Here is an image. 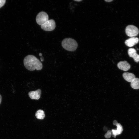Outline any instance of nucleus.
<instances>
[{
    "label": "nucleus",
    "mask_w": 139,
    "mask_h": 139,
    "mask_svg": "<svg viewBox=\"0 0 139 139\" xmlns=\"http://www.w3.org/2000/svg\"><path fill=\"white\" fill-rule=\"evenodd\" d=\"M25 67L30 71L35 70H39L42 68V65L40 61L34 56L29 55L26 56L23 60Z\"/></svg>",
    "instance_id": "obj_1"
},
{
    "label": "nucleus",
    "mask_w": 139,
    "mask_h": 139,
    "mask_svg": "<svg viewBox=\"0 0 139 139\" xmlns=\"http://www.w3.org/2000/svg\"><path fill=\"white\" fill-rule=\"evenodd\" d=\"M62 45L64 49L69 51H75L78 46V44L76 41L71 38H66L64 39L62 41Z\"/></svg>",
    "instance_id": "obj_2"
},
{
    "label": "nucleus",
    "mask_w": 139,
    "mask_h": 139,
    "mask_svg": "<svg viewBox=\"0 0 139 139\" xmlns=\"http://www.w3.org/2000/svg\"><path fill=\"white\" fill-rule=\"evenodd\" d=\"M49 16L48 14L44 11H41L39 13L36 17V21L39 25H41L49 20Z\"/></svg>",
    "instance_id": "obj_3"
},
{
    "label": "nucleus",
    "mask_w": 139,
    "mask_h": 139,
    "mask_svg": "<svg viewBox=\"0 0 139 139\" xmlns=\"http://www.w3.org/2000/svg\"><path fill=\"white\" fill-rule=\"evenodd\" d=\"M139 30L136 26L132 25H129L126 27L125 32L129 37H134L137 36L138 34Z\"/></svg>",
    "instance_id": "obj_4"
},
{
    "label": "nucleus",
    "mask_w": 139,
    "mask_h": 139,
    "mask_svg": "<svg viewBox=\"0 0 139 139\" xmlns=\"http://www.w3.org/2000/svg\"><path fill=\"white\" fill-rule=\"evenodd\" d=\"M56 27V23L53 19L49 20L46 22L41 25V27L43 30L50 31L54 30Z\"/></svg>",
    "instance_id": "obj_5"
},
{
    "label": "nucleus",
    "mask_w": 139,
    "mask_h": 139,
    "mask_svg": "<svg viewBox=\"0 0 139 139\" xmlns=\"http://www.w3.org/2000/svg\"><path fill=\"white\" fill-rule=\"evenodd\" d=\"M139 39L137 37H131L125 40V45L129 47H132L137 44L139 42Z\"/></svg>",
    "instance_id": "obj_6"
},
{
    "label": "nucleus",
    "mask_w": 139,
    "mask_h": 139,
    "mask_svg": "<svg viewBox=\"0 0 139 139\" xmlns=\"http://www.w3.org/2000/svg\"><path fill=\"white\" fill-rule=\"evenodd\" d=\"M41 94V90L38 89L36 91L29 92L28 95L30 98L32 99L38 100L40 98Z\"/></svg>",
    "instance_id": "obj_7"
},
{
    "label": "nucleus",
    "mask_w": 139,
    "mask_h": 139,
    "mask_svg": "<svg viewBox=\"0 0 139 139\" xmlns=\"http://www.w3.org/2000/svg\"><path fill=\"white\" fill-rule=\"evenodd\" d=\"M117 67L119 69L125 71L128 70L131 67L130 65L125 60L119 62L117 64Z\"/></svg>",
    "instance_id": "obj_8"
},
{
    "label": "nucleus",
    "mask_w": 139,
    "mask_h": 139,
    "mask_svg": "<svg viewBox=\"0 0 139 139\" xmlns=\"http://www.w3.org/2000/svg\"><path fill=\"white\" fill-rule=\"evenodd\" d=\"M123 76L126 81L130 82H131L135 78V76L134 74L128 72L124 73Z\"/></svg>",
    "instance_id": "obj_9"
},
{
    "label": "nucleus",
    "mask_w": 139,
    "mask_h": 139,
    "mask_svg": "<svg viewBox=\"0 0 139 139\" xmlns=\"http://www.w3.org/2000/svg\"><path fill=\"white\" fill-rule=\"evenodd\" d=\"M131 86L134 89H139V79L135 77L131 82Z\"/></svg>",
    "instance_id": "obj_10"
},
{
    "label": "nucleus",
    "mask_w": 139,
    "mask_h": 139,
    "mask_svg": "<svg viewBox=\"0 0 139 139\" xmlns=\"http://www.w3.org/2000/svg\"><path fill=\"white\" fill-rule=\"evenodd\" d=\"M36 118L38 119H43L45 117V113L44 111L41 109L38 110L35 114Z\"/></svg>",
    "instance_id": "obj_11"
},
{
    "label": "nucleus",
    "mask_w": 139,
    "mask_h": 139,
    "mask_svg": "<svg viewBox=\"0 0 139 139\" xmlns=\"http://www.w3.org/2000/svg\"><path fill=\"white\" fill-rule=\"evenodd\" d=\"M128 54L129 57L134 58L138 54L136 53V51L134 48H130L128 49Z\"/></svg>",
    "instance_id": "obj_12"
},
{
    "label": "nucleus",
    "mask_w": 139,
    "mask_h": 139,
    "mask_svg": "<svg viewBox=\"0 0 139 139\" xmlns=\"http://www.w3.org/2000/svg\"><path fill=\"white\" fill-rule=\"evenodd\" d=\"M116 125L117 126V132L119 135L120 134L123 130L122 126L120 124L118 123H117Z\"/></svg>",
    "instance_id": "obj_13"
},
{
    "label": "nucleus",
    "mask_w": 139,
    "mask_h": 139,
    "mask_svg": "<svg viewBox=\"0 0 139 139\" xmlns=\"http://www.w3.org/2000/svg\"><path fill=\"white\" fill-rule=\"evenodd\" d=\"M5 2V0H0V8L4 5Z\"/></svg>",
    "instance_id": "obj_14"
},
{
    "label": "nucleus",
    "mask_w": 139,
    "mask_h": 139,
    "mask_svg": "<svg viewBox=\"0 0 139 139\" xmlns=\"http://www.w3.org/2000/svg\"><path fill=\"white\" fill-rule=\"evenodd\" d=\"M112 133H113L115 135H118L119 134H118L117 131L115 129H112Z\"/></svg>",
    "instance_id": "obj_15"
},
{
    "label": "nucleus",
    "mask_w": 139,
    "mask_h": 139,
    "mask_svg": "<svg viewBox=\"0 0 139 139\" xmlns=\"http://www.w3.org/2000/svg\"><path fill=\"white\" fill-rule=\"evenodd\" d=\"M111 136V135L108 134L106 133L105 135V137L106 138H110Z\"/></svg>",
    "instance_id": "obj_16"
},
{
    "label": "nucleus",
    "mask_w": 139,
    "mask_h": 139,
    "mask_svg": "<svg viewBox=\"0 0 139 139\" xmlns=\"http://www.w3.org/2000/svg\"><path fill=\"white\" fill-rule=\"evenodd\" d=\"M117 123V121L116 120H114L113 121V124L114 125H116Z\"/></svg>",
    "instance_id": "obj_17"
},
{
    "label": "nucleus",
    "mask_w": 139,
    "mask_h": 139,
    "mask_svg": "<svg viewBox=\"0 0 139 139\" xmlns=\"http://www.w3.org/2000/svg\"><path fill=\"white\" fill-rule=\"evenodd\" d=\"M107 133L108 134L111 135L112 133V131L110 130L108 131H107Z\"/></svg>",
    "instance_id": "obj_18"
},
{
    "label": "nucleus",
    "mask_w": 139,
    "mask_h": 139,
    "mask_svg": "<svg viewBox=\"0 0 139 139\" xmlns=\"http://www.w3.org/2000/svg\"><path fill=\"white\" fill-rule=\"evenodd\" d=\"M112 136V137H114V138L116 137V135L114 134L113 133H112L111 134V136Z\"/></svg>",
    "instance_id": "obj_19"
},
{
    "label": "nucleus",
    "mask_w": 139,
    "mask_h": 139,
    "mask_svg": "<svg viewBox=\"0 0 139 139\" xmlns=\"http://www.w3.org/2000/svg\"><path fill=\"white\" fill-rule=\"evenodd\" d=\"M113 0H105V1L107 2H110L112 1Z\"/></svg>",
    "instance_id": "obj_20"
},
{
    "label": "nucleus",
    "mask_w": 139,
    "mask_h": 139,
    "mask_svg": "<svg viewBox=\"0 0 139 139\" xmlns=\"http://www.w3.org/2000/svg\"><path fill=\"white\" fill-rule=\"evenodd\" d=\"M103 129L105 131H107L108 129L107 127H104Z\"/></svg>",
    "instance_id": "obj_21"
},
{
    "label": "nucleus",
    "mask_w": 139,
    "mask_h": 139,
    "mask_svg": "<svg viewBox=\"0 0 139 139\" xmlns=\"http://www.w3.org/2000/svg\"><path fill=\"white\" fill-rule=\"evenodd\" d=\"M2 97L1 95L0 94V105L2 102Z\"/></svg>",
    "instance_id": "obj_22"
},
{
    "label": "nucleus",
    "mask_w": 139,
    "mask_h": 139,
    "mask_svg": "<svg viewBox=\"0 0 139 139\" xmlns=\"http://www.w3.org/2000/svg\"><path fill=\"white\" fill-rule=\"evenodd\" d=\"M40 59L41 61H42L44 60V59L43 57H41L40 58Z\"/></svg>",
    "instance_id": "obj_23"
},
{
    "label": "nucleus",
    "mask_w": 139,
    "mask_h": 139,
    "mask_svg": "<svg viewBox=\"0 0 139 139\" xmlns=\"http://www.w3.org/2000/svg\"><path fill=\"white\" fill-rule=\"evenodd\" d=\"M74 1H77V2H80V1H82V0H74Z\"/></svg>",
    "instance_id": "obj_24"
},
{
    "label": "nucleus",
    "mask_w": 139,
    "mask_h": 139,
    "mask_svg": "<svg viewBox=\"0 0 139 139\" xmlns=\"http://www.w3.org/2000/svg\"><path fill=\"white\" fill-rule=\"evenodd\" d=\"M39 55L40 56H41L42 55V54L41 53H40L39 54Z\"/></svg>",
    "instance_id": "obj_25"
}]
</instances>
